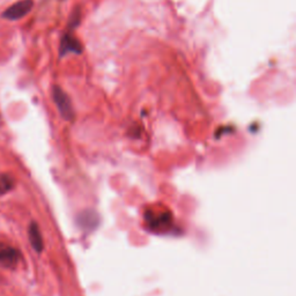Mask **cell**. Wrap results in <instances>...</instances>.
I'll list each match as a JSON object with an SVG mask.
<instances>
[{
  "mask_svg": "<svg viewBox=\"0 0 296 296\" xmlns=\"http://www.w3.org/2000/svg\"><path fill=\"white\" fill-rule=\"evenodd\" d=\"M13 188V180L8 175H0V194H4Z\"/></svg>",
  "mask_w": 296,
  "mask_h": 296,
  "instance_id": "cell-6",
  "label": "cell"
},
{
  "mask_svg": "<svg viewBox=\"0 0 296 296\" xmlns=\"http://www.w3.org/2000/svg\"><path fill=\"white\" fill-rule=\"evenodd\" d=\"M20 255L14 248L10 246L8 244L0 243V264L4 267L14 268L16 264L19 263Z\"/></svg>",
  "mask_w": 296,
  "mask_h": 296,
  "instance_id": "cell-4",
  "label": "cell"
},
{
  "mask_svg": "<svg viewBox=\"0 0 296 296\" xmlns=\"http://www.w3.org/2000/svg\"><path fill=\"white\" fill-rule=\"evenodd\" d=\"M29 239L30 243H32V246L37 252H41L43 250V239L42 235L40 232V228L38 226L35 224H32L29 227Z\"/></svg>",
  "mask_w": 296,
  "mask_h": 296,
  "instance_id": "cell-5",
  "label": "cell"
},
{
  "mask_svg": "<svg viewBox=\"0 0 296 296\" xmlns=\"http://www.w3.org/2000/svg\"><path fill=\"white\" fill-rule=\"evenodd\" d=\"M82 52V45L80 41L77 37H74L71 33H66L63 35L62 42H60L59 56L60 58L65 57L68 54L80 55Z\"/></svg>",
  "mask_w": 296,
  "mask_h": 296,
  "instance_id": "cell-3",
  "label": "cell"
},
{
  "mask_svg": "<svg viewBox=\"0 0 296 296\" xmlns=\"http://www.w3.org/2000/svg\"><path fill=\"white\" fill-rule=\"evenodd\" d=\"M80 19H81V11H80V8L78 7V8H76V10H74V11L72 12L71 16H69L68 28L71 29V30H73L74 28L77 27L78 24H79Z\"/></svg>",
  "mask_w": 296,
  "mask_h": 296,
  "instance_id": "cell-7",
  "label": "cell"
},
{
  "mask_svg": "<svg viewBox=\"0 0 296 296\" xmlns=\"http://www.w3.org/2000/svg\"><path fill=\"white\" fill-rule=\"evenodd\" d=\"M34 7L33 0H20L15 4H13L7 10L3 13V17L10 21H16L24 17L27 14H29L30 11Z\"/></svg>",
  "mask_w": 296,
  "mask_h": 296,
  "instance_id": "cell-2",
  "label": "cell"
},
{
  "mask_svg": "<svg viewBox=\"0 0 296 296\" xmlns=\"http://www.w3.org/2000/svg\"><path fill=\"white\" fill-rule=\"evenodd\" d=\"M52 98L56 106H57L59 114L62 115L65 120L72 121L74 119V109L72 106L71 98L68 95L60 88L59 86L55 85L52 87Z\"/></svg>",
  "mask_w": 296,
  "mask_h": 296,
  "instance_id": "cell-1",
  "label": "cell"
}]
</instances>
